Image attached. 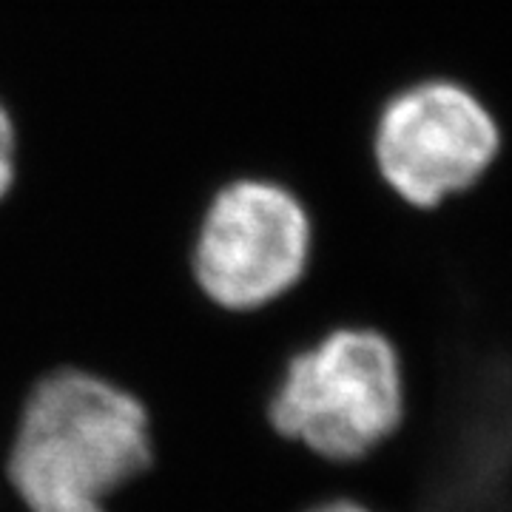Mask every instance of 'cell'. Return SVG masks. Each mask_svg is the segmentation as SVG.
Instances as JSON below:
<instances>
[{
	"mask_svg": "<svg viewBox=\"0 0 512 512\" xmlns=\"http://www.w3.org/2000/svg\"><path fill=\"white\" fill-rule=\"evenodd\" d=\"M313 220L285 180L239 174L211 194L194 237V276L228 311H254L308 274Z\"/></svg>",
	"mask_w": 512,
	"mask_h": 512,
	"instance_id": "4",
	"label": "cell"
},
{
	"mask_svg": "<svg viewBox=\"0 0 512 512\" xmlns=\"http://www.w3.org/2000/svg\"><path fill=\"white\" fill-rule=\"evenodd\" d=\"M313 512H370L365 507H359V504H353V501H336V504H325V507H319V510Z\"/></svg>",
	"mask_w": 512,
	"mask_h": 512,
	"instance_id": "6",
	"label": "cell"
},
{
	"mask_svg": "<svg viewBox=\"0 0 512 512\" xmlns=\"http://www.w3.org/2000/svg\"><path fill=\"white\" fill-rule=\"evenodd\" d=\"M148 464L146 410L86 373H57L26 407L9 473L32 512H103Z\"/></svg>",
	"mask_w": 512,
	"mask_h": 512,
	"instance_id": "1",
	"label": "cell"
},
{
	"mask_svg": "<svg viewBox=\"0 0 512 512\" xmlns=\"http://www.w3.org/2000/svg\"><path fill=\"white\" fill-rule=\"evenodd\" d=\"M20 177V128L12 109L0 97V202L12 194Z\"/></svg>",
	"mask_w": 512,
	"mask_h": 512,
	"instance_id": "5",
	"label": "cell"
},
{
	"mask_svg": "<svg viewBox=\"0 0 512 512\" xmlns=\"http://www.w3.org/2000/svg\"><path fill=\"white\" fill-rule=\"evenodd\" d=\"M404 413L399 353L379 330L342 328L296 356L271 404L276 430L319 456H367Z\"/></svg>",
	"mask_w": 512,
	"mask_h": 512,
	"instance_id": "3",
	"label": "cell"
},
{
	"mask_svg": "<svg viewBox=\"0 0 512 512\" xmlns=\"http://www.w3.org/2000/svg\"><path fill=\"white\" fill-rule=\"evenodd\" d=\"M367 148L390 197L427 214L490 183L507 151V128L470 80L424 74L379 103Z\"/></svg>",
	"mask_w": 512,
	"mask_h": 512,
	"instance_id": "2",
	"label": "cell"
}]
</instances>
